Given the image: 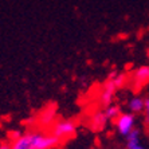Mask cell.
Returning <instances> with one entry per match:
<instances>
[{
  "instance_id": "5b68a950",
  "label": "cell",
  "mask_w": 149,
  "mask_h": 149,
  "mask_svg": "<svg viewBox=\"0 0 149 149\" xmlns=\"http://www.w3.org/2000/svg\"><path fill=\"white\" fill-rule=\"evenodd\" d=\"M59 139L55 134L45 136L42 133H36V149H51L58 144Z\"/></svg>"
},
{
  "instance_id": "3957f363",
  "label": "cell",
  "mask_w": 149,
  "mask_h": 149,
  "mask_svg": "<svg viewBox=\"0 0 149 149\" xmlns=\"http://www.w3.org/2000/svg\"><path fill=\"white\" fill-rule=\"evenodd\" d=\"M75 132V124L71 121H61L54 126V134L58 139H63V137H69Z\"/></svg>"
},
{
  "instance_id": "8fae6325",
  "label": "cell",
  "mask_w": 149,
  "mask_h": 149,
  "mask_svg": "<svg viewBox=\"0 0 149 149\" xmlns=\"http://www.w3.org/2000/svg\"><path fill=\"white\" fill-rule=\"evenodd\" d=\"M111 79L114 81L116 86L117 87H121L125 85V79H126V77H125V74H117V75L114 77V78H111Z\"/></svg>"
},
{
  "instance_id": "4fadbf2b",
  "label": "cell",
  "mask_w": 149,
  "mask_h": 149,
  "mask_svg": "<svg viewBox=\"0 0 149 149\" xmlns=\"http://www.w3.org/2000/svg\"><path fill=\"white\" fill-rule=\"evenodd\" d=\"M144 114H145V121L149 124V98L145 100V109H144Z\"/></svg>"
},
{
  "instance_id": "5bb4252c",
  "label": "cell",
  "mask_w": 149,
  "mask_h": 149,
  "mask_svg": "<svg viewBox=\"0 0 149 149\" xmlns=\"http://www.w3.org/2000/svg\"><path fill=\"white\" fill-rule=\"evenodd\" d=\"M0 149H12V145H10L8 142H1V145H0Z\"/></svg>"
},
{
  "instance_id": "9c48e42d",
  "label": "cell",
  "mask_w": 149,
  "mask_h": 149,
  "mask_svg": "<svg viewBox=\"0 0 149 149\" xmlns=\"http://www.w3.org/2000/svg\"><path fill=\"white\" fill-rule=\"evenodd\" d=\"M140 136H141V132H140L139 128H134L132 132L126 136V149L129 148H134V146L141 145L140 144Z\"/></svg>"
},
{
  "instance_id": "30bf717a",
  "label": "cell",
  "mask_w": 149,
  "mask_h": 149,
  "mask_svg": "<svg viewBox=\"0 0 149 149\" xmlns=\"http://www.w3.org/2000/svg\"><path fill=\"white\" fill-rule=\"evenodd\" d=\"M105 116H106V117H108V120H117V117L120 114H121V113H120V108H118V106H108V108L105 109Z\"/></svg>"
},
{
  "instance_id": "ba28073f",
  "label": "cell",
  "mask_w": 149,
  "mask_h": 149,
  "mask_svg": "<svg viewBox=\"0 0 149 149\" xmlns=\"http://www.w3.org/2000/svg\"><path fill=\"white\" fill-rule=\"evenodd\" d=\"M108 122V117L105 116V113H97L91 117V121H90V126L93 130L98 132V130H102L105 128V125Z\"/></svg>"
},
{
  "instance_id": "8992f818",
  "label": "cell",
  "mask_w": 149,
  "mask_h": 149,
  "mask_svg": "<svg viewBox=\"0 0 149 149\" xmlns=\"http://www.w3.org/2000/svg\"><path fill=\"white\" fill-rule=\"evenodd\" d=\"M133 82H134L136 89H140L144 85H146L149 82V66H141L136 70L133 75Z\"/></svg>"
},
{
  "instance_id": "277c9868",
  "label": "cell",
  "mask_w": 149,
  "mask_h": 149,
  "mask_svg": "<svg viewBox=\"0 0 149 149\" xmlns=\"http://www.w3.org/2000/svg\"><path fill=\"white\" fill-rule=\"evenodd\" d=\"M118 87L116 86L114 81L111 79V78H109L106 82H105L104 85V89H102V91H101V102L104 105H109L111 102V100H113V95L116 94V90H117Z\"/></svg>"
},
{
  "instance_id": "6da1fadb",
  "label": "cell",
  "mask_w": 149,
  "mask_h": 149,
  "mask_svg": "<svg viewBox=\"0 0 149 149\" xmlns=\"http://www.w3.org/2000/svg\"><path fill=\"white\" fill-rule=\"evenodd\" d=\"M116 128L121 136H126L134 129L136 117L133 113H121L116 120Z\"/></svg>"
},
{
  "instance_id": "7c38bea8",
  "label": "cell",
  "mask_w": 149,
  "mask_h": 149,
  "mask_svg": "<svg viewBox=\"0 0 149 149\" xmlns=\"http://www.w3.org/2000/svg\"><path fill=\"white\" fill-rule=\"evenodd\" d=\"M52 118H54V111L49 110L43 114V117H42V122H43V124H50V122L52 121Z\"/></svg>"
},
{
  "instance_id": "7a4b0ae2",
  "label": "cell",
  "mask_w": 149,
  "mask_h": 149,
  "mask_svg": "<svg viewBox=\"0 0 149 149\" xmlns=\"http://www.w3.org/2000/svg\"><path fill=\"white\" fill-rule=\"evenodd\" d=\"M12 149H36V132L20 136L12 142Z\"/></svg>"
},
{
  "instance_id": "9a60e30c",
  "label": "cell",
  "mask_w": 149,
  "mask_h": 149,
  "mask_svg": "<svg viewBox=\"0 0 149 149\" xmlns=\"http://www.w3.org/2000/svg\"><path fill=\"white\" fill-rule=\"evenodd\" d=\"M129 149H146V148H144L142 145H139V146H134V148H129Z\"/></svg>"
},
{
  "instance_id": "52a82bcc",
  "label": "cell",
  "mask_w": 149,
  "mask_h": 149,
  "mask_svg": "<svg viewBox=\"0 0 149 149\" xmlns=\"http://www.w3.org/2000/svg\"><path fill=\"white\" fill-rule=\"evenodd\" d=\"M128 108L130 110V113H141L145 109V100L139 95L132 97L128 102Z\"/></svg>"
}]
</instances>
